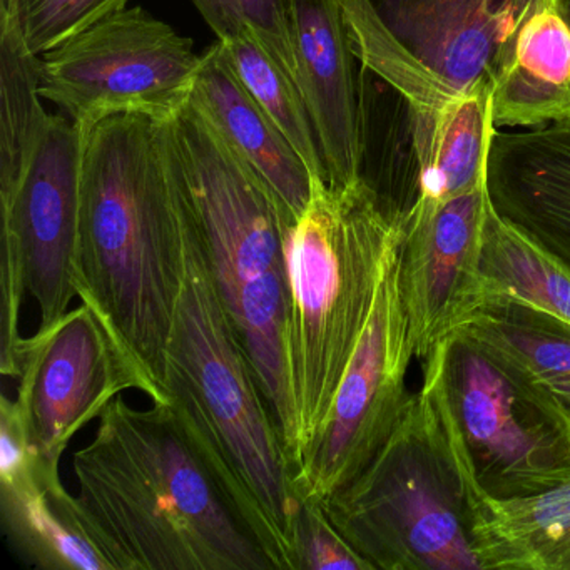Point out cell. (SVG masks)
I'll return each mask as SVG.
<instances>
[{"label": "cell", "instance_id": "obj_1", "mask_svg": "<svg viewBox=\"0 0 570 570\" xmlns=\"http://www.w3.org/2000/svg\"><path fill=\"white\" fill-rule=\"evenodd\" d=\"M82 135L75 286L153 403H171L169 336L183 285V235L159 125L102 119Z\"/></svg>", "mask_w": 570, "mask_h": 570}, {"label": "cell", "instance_id": "obj_2", "mask_svg": "<svg viewBox=\"0 0 570 570\" xmlns=\"http://www.w3.org/2000/svg\"><path fill=\"white\" fill-rule=\"evenodd\" d=\"M72 466L112 570H275L173 403L138 410L118 396Z\"/></svg>", "mask_w": 570, "mask_h": 570}, {"label": "cell", "instance_id": "obj_3", "mask_svg": "<svg viewBox=\"0 0 570 570\" xmlns=\"http://www.w3.org/2000/svg\"><path fill=\"white\" fill-rule=\"evenodd\" d=\"M176 203L183 285L166 352L169 400L275 570H298L299 497L282 433L219 298L195 223L178 196Z\"/></svg>", "mask_w": 570, "mask_h": 570}, {"label": "cell", "instance_id": "obj_4", "mask_svg": "<svg viewBox=\"0 0 570 570\" xmlns=\"http://www.w3.org/2000/svg\"><path fill=\"white\" fill-rule=\"evenodd\" d=\"M158 125L173 188L195 223L219 298L286 445V243L295 216L191 101Z\"/></svg>", "mask_w": 570, "mask_h": 570}, {"label": "cell", "instance_id": "obj_5", "mask_svg": "<svg viewBox=\"0 0 570 570\" xmlns=\"http://www.w3.org/2000/svg\"><path fill=\"white\" fill-rule=\"evenodd\" d=\"M400 238L402 228L386 218L365 183L336 189L313 178L312 202L286 243L292 430L285 450L292 472L328 416Z\"/></svg>", "mask_w": 570, "mask_h": 570}, {"label": "cell", "instance_id": "obj_6", "mask_svg": "<svg viewBox=\"0 0 570 570\" xmlns=\"http://www.w3.org/2000/svg\"><path fill=\"white\" fill-rule=\"evenodd\" d=\"M322 503L373 570H482L469 469L423 386L368 465Z\"/></svg>", "mask_w": 570, "mask_h": 570}, {"label": "cell", "instance_id": "obj_7", "mask_svg": "<svg viewBox=\"0 0 570 570\" xmlns=\"http://www.w3.org/2000/svg\"><path fill=\"white\" fill-rule=\"evenodd\" d=\"M429 390L475 485L493 499L570 482V420L542 390L456 330L423 362Z\"/></svg>", "mask_w": 570, "mask_h": 570}, {"label": "cell", "instance_id": "obj_8", "mask_svg": "<svg viewBox=\"0 0 570 570\" xmlns=\"http://www.w3.org/2000/svg\"><path fill=\"white\" fill-rule=\"evenodd\" d=\"M203 55L142 8H126L41 56V96L85 132L102 119L163 122L191 99Z\"/></svg>", "mask_w": 570, "mask_h": 570}, {"label": "cell", "instance_id": "obj_9", "mask_svg": "<svg viewBox=\"0 0 570 570\" xmlns=\"http://www.w3.org/2000/svg\"><path fill=\"white\" fill-rule=\"evenodd\" d=\"M400 243L328 416L293 472L299 500L323 502L352 482L392 435L412 396L405 379L415 350L400 285Z\"/></svg>", "mask_w": 570, "mask_h": 570}, {"label": "cell", "instance_id": "obj_10", "mask_svg": "<svg viewBox=\"0 0 570 570\" xmlns=\"http://www.w3.org/2000/svg\"><path fill=\"white\" fill-rule=\"evenodd\" d=\"M18 380L16 406L29 445L52 465L122 392L138 390L115 340L86 303L24 338Z\"/></svg>", "mask_w": 570, "mask_h": 570}, {"label": "cell", "instance_id": "obj_11", "mask_svg": "<svg viewBox=\"0 0 570 570\" xmlns=\"http://www.w3.org/2000/svg\"><path fill=\"white\" fill-rule=\"evenodd\" d=\"M487 183L445 202H422L402 226L400 285L415 356L425 362L483 299Z\"/></svg>", "mask_w": 570, "mask_h": 570}, {"label": "cell", "instance_id": "obj_12", "mask_svg": "<svg viewBox=\"0 0 570 570\" xmlns=\"http://www.w3.org/2000/svg\"><path fill=\"white\" fill-rule=\"evenodd\" d=\"M82 135L75 122L51 115L31 163L2 203V235L18 243L28 295L41 325L69 312L75 286L81 213Z\"/></svg>", "mask_w": 570, "mask_h": 570}, {"label": "cell", "instance_id": "obj_13", "mask_svg": "<svg viewBox=\"0 0 570 570\" xmlns=\"http://www.w3.org/2000/svg\"><path fill=\"white\" fill-rule=\"evenodd\" d=\"M413 61L449 88L492 85L539 0H352Z\"/></svg>", "mask_w": 570, "mask_h": 570}, {"label": "cell", "instance_id": "obj_14", "mask_svg": "<svg viewBox=\"0 0 570 570\" xmlns=\"http://www.w3.org/2000/svg\"><path fill=\"white\" fill-rule=\"evenodd\" d=\"M295 82L322 148L330 188L358 185L362 111L358 61L338 0H292Z\"/></svg>", "mask_w": 570, "mask_h": 570}, {"label": "cell", "instance_id": "obj_15", "mask_svg": "<svg viewBox=\"0 0 570 570\" xmlns=\"http://www.w3.org/2000/svg\"><path fill=\"white\" fill-rule=\"evenodd\" d=\"M189 101L298 219L312 202V173L282 129L239 81L219 42L203 52L202 71Z\"/></svg>", "mask_w": 570, "mask_h": 570}, {"label": "cell", "instance_id": "obj_16", "mask_svg": "<svg viewBox=\"0 0 570 570\" xmlns=\"http://www.w3.org/2000/svg\"><path fill=\"white\" fill-rule=\"evenodd\" d=\"M6 535L32 566L46 570H112L88 532L78 499L66 490L59 465L35 455L0 473Z\"/></svg>", "mask_w": 570, "mask_h": 570}, {"label": "cell", "instance_id": "obj_17", "mask_svg": "<svg viewBox=\"0 0 570 570\" xmlns=\"http://www.w3.org/2000/svg\"><path fill=\"white\" fill-rule=\"evenodd\" d=\"M497 129L570 119V24L559 0H539L492 81Z\"/></svg>", "mask_w": 570, "mask_h": 570}, {"label": "cell", "instance_id": "obj_18", "mask_svg": "<svg viewBox=\"0 0 570 570\" xmlns=\"http://www.w3.org/2000/svg\"><path fill=\"white\" fill-rule=\"evenodd\" d=\"M472 547L482 570H570V482L493 499L470 479Z\"/></svg>", "mask_w": 570, "mask_h": 570}, {"label": "cell", "instance_id": "obj_19", "mask_svg": "<svg viewBox=\"0 0 570 570\" xmlns=\"http://www.w3.org/2000/svg\"><path fill=\"white\" fill-rule=\"evenodd\" d=\"M459 330L519 370L570 420V323L505 295H487Z\"/></svg>", "mask_w": 570, "mask_h": 570}, {"label": "cell", "instance_id": "obj_20", "mask_svg": "<svg viewBox=\"0 0 570 570\" xmlns=\"http://www.w3.org/2000/svg\"><path fill=\"white\" fill-rule=\"evenodd\" d=\"M41 99V56L16 16L0 18V202L14 195L51 119Z\"/></svg>", "mask_w": 570, "mask_h": 570}, {"label": "cell", "instance_id": "obj_21", "mask_svg": "<svg viewBox=\"0 0 570 570\" xmlns=\"http://www.w3.org/2000/svg\"><path fill=\"white\" fill-rule=\"evenodd\" d=\"M480 272L483 298L510 296L570 323L569 266L500 218L492 205L483 226Z\"/></svg>", "mask_w": 570, "mask_h": 570}, {"label": "cell", "instance_id": "obj_22", "mask_svg": "<svg viewBox=\"0 0 570 570\" xmlns=\"http://www.w3.org/2000/svg\"><path fill=\"white\" fill-rule=\"evenodd\" d=\"M218 42L239 81L282 129L313 178L323 179L328 185L318 136L295 79L249 29L236 38Z\"/></svg>", "mask_w": 570, "mask_h": 570}, {"label": "cell", "instance_id": "obj_23", "mask_svg": "<svg viewBox=\"0 0 570 570\" xmlns=\"http://www.w3.org/2000/svg\"><path fill=\"white\" fill-rule=\"evenodd\" d=\"M218 41L245 29L255 32L266 51L295 79L292 0H191Z\"/></svg>", "mask_w": 570, "mask_h": 570}, {"label": "cell", "instance_id": "obj_24", "mask_svg": "<svg viewBox=\"0 0 570 570\" xmlns=\"http://www.w3.org/2000/svg\"><path fill=\"white\" fill-rule=\"evenodd\" d=\"M129 0H16V18L29 51L46 55L96 22L122 11Z\"/></svg>", "mask_w": 570, "mask_h": 570}, {"label": "cell", "instance_id": "obj_25", "mask_svg": "<svg viewBox=\"0 0 570 570\" xmlns=\"http://www.w3.org/2000/svg\"><path fill=\"white\" fill-rule=\"evenodd\" d=\"M295 550L298 570H373L336 529L318 500H299Z\"/></svg>", "mask_w": 570, "mask_h": 570}, {"label": "cell", "instance_id": "obj_26", "mask_svg": "<svg viewBox=\"0 0 570 570\" xmlns=\"http://www.w3.org/2000/svg\"><path fill=\"white\" fill-rule=\"evenodd\" d=\"M14 11L16 0H0V18H9Z\"/></svg>", "mask_w": 570, "mask_h": 570}, {"label": "cell", "instance_id": "obj_27", "mask_svg": "<svg viewBox=\"0 0 570 570\" xmlns=\"http://www.w3.org/2000/svg\"><path fill=\"white\" fill-rule=\"evenodd\" d=\"M560 8H562L563 14H566L567 21L570 24V0H559Z\"/></svg>", "mask_w": 570, "mask_h": 570}]
</instances>
